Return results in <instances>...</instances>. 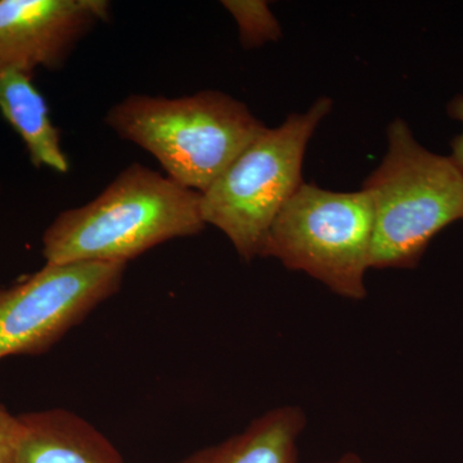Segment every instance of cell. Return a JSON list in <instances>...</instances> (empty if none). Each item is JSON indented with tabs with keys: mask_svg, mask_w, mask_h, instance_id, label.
<instances>
[{
	"mask_svg": "<svg viewBox=\"0 0 463 463\" xmlns=\"http://www.w3.org/2000/svg\"><path fill=\"white\" fill-rule=\"evenodd\" d=\"M205 227L199 192L132 164L96 199L57 215L43 234V257L45 263L127 264Z\"/></svg>",
	"mask_w": 463,
	"mask_h": 463,
	"instance_id": "6da1fadb",
	"label": "cell"
},
{
	"mask_svg": "<svg viewBox=\"0 0 463 463\" xmlns=\"http://www.w3.org/2000/svg\"><path fill=\"white\" fill-rule=\"evenodd\" d=\"M105 123L156 158L167 178L199 194L267 128L245 103L218 90L178 99L133 94L109 109Z\"/></svg>",
	"mask_w": 463,
	"mask_h": 463,
	"instance_id": "7a4b0ae2",
	"label": "cell"
},
{
	"mask_svg": "<svg viewBox=\"0 0 463 463\" xmlns=\"http://www.w3.org/2000/svg\"><path fill=\"white\" fill-rule=\"evenodd\" d=\"M373 207L371 268H413L432 239L463 216V172L422 147L402 118L388 129V152L364 182Z\"/></svg>",
	"mask_w": 463,
	"mask_h": 463,
	"instance_id": "3957f363",
	"label": "cell"
},
{
	"mask_svg": "<svg viewBox=\"0 0 463 463\" xmlns=\"http://www.w3.org/2000/svg\"><path fill=\"white\" fill-rule=\"evenodd\" d=\"M332 100L322 97L304 114L265 128L203 194L201 214L218 228L245 261L260 257L268 231L303 184L307 146Z\"/></svg>",
	"mask_w": 463,
	"mask_h": 463,
	"instance_id": "277c9868",
	"label": "cell"
},
{
	"mask_svg": "<svg viewBox=\"0 0 463 463\" xmlns=\"http://www.w3.org/2000/svg\"><path fill=\"white\" fill-rule=\"evenodd\" d=\"M373 207L364 190L334 192L303 183L268 231L261 258L303 272L349 300L367 297Z\"/></svg>",
	"mask_w": 463,
	"mask_h": 463,
	"instance_id": "5b68a950",
	"label": "cell"
},
{
	"mask_svg": "<svg viewBox=\"0 0 463 463\" xmlns=\"http://www.w3.org/2000/svg\"><path fill=\"white\" fill-rule=\"evenodd\" d=\"M127 264L45 263L0 288V359L38 355L114 297Z\"/></svg>",
	"mask_w": 463,
	"mask_h": 463,
	"instance_id": "8992f818",
	"label": "cell"
},
{
	"mask_svg": "<svg viewBox=\"0 0 463 463\" xmlns=\"http://www.w3.org/2000/svg\"><path fill=\"white\" fill-rule=\"evenodd\" d=\"M109 9L106 0H0V72L62 69Z\"/></svg>",
	"mask_w": 463,
	"mask_h": 463,
	"instance_id": "52a82bcc",
	"label": "cell"
},
{
	"mask_svg": "<svg viewBox=\"0 0 463 463\" xmlns=\"http://www.w3.org/2000/svg\"><path fill=\"white\" fill-rule=\"evenodd\" d=\"M18 417L14 463H125L105 434L71 411L53 408Z\"/></svg>",
	"mask_w": 463,
	"mask_h": 463,
	"instance_id": "ba28073f",
	"label": "cell"
},
{
	"mask_svg": "<svg viewBox=\"0 0 463 463\" xmlns=\"http://www.w3.org/2000/svg\"><path fill=\"white\" fill-rule=\"evenodd\" d=\"M0 115L25 145L35 169L69 172L60 129L52 123L50 106L33 84V74L18 70L0 72Z\"/></svg>",
	"mask_w": 463,
	"mask_h": 463,
	"instance_id": "9c48e42d",
	"label": "cell"
},
{
	"mask_svg": "<svg viewBox=\"0 0 463 463\" xmlns=\"http://www.w3.org/2000/svg\"><path fill=\"white\" fill-rule=\"evenodd\" d=\"M306 426L300 407H276L252 420L239 434L203 448L181 463H300L298 441Z\"/></svg>",
	"mask_w": 463,
	"mask_h": 463,
	"instance_id": "30bf717a",
	"label": "cell"
},
{
	"mask_svg": "<svg viewBox=\"0 0 463 463\" xmlns=\"http://www.w3.org/2000/svg\"><path fill=\"white\" fill-rule=\"evenodd\" d=\"M239 26L243 48H259L281 38V26L269 5L263 0H225L222 2Z\"/></svg>",
	"mask_w": 463,
	"mask_h": 463,
	"instance_id": "8fae6325",
	"label": "cell"
},
{
	"mask_svg": "<svg viewBox=\"0 0 463 463\" xmlns=\"http://www.w3.org/2000/svg\"><path fill=\"white\" fill-rule=\"evenodd\" d=\"M20 430V417L14 416L0 403V463L16 461Z\"/></svg>",
	"mask_w": 463,
	"mask_h": 463,
	"instance_id": "7c38bea8",
	"label": "cell"
},
{
	"mask_svg": "<svg viewBox=\"0 0 463 463\" xmlns=\"http://www.w3.org/2000/svg\"><path fill=\"white\" fill-rule=\"evenodd\" d=\"M448 114L450 118L459 121L463 127V94L450 100L449 105H448ZM449 157L455 161L456 165L463 172V130L459 136L453 139L452 155Z\"/></svg>",
	"mask_w": 463,
	"mask_h": 463,
	"instance_id": "4fadbf2b",
	"label": "cell"
},
{
	"mask_svg": "<svg viewBox=\"0 0 463 463\" xmlns=\"http://www.w3.org/2000/svg\"><path fill=\"white\" fill-rule=\"evenodd\" d=\"M310 463H364V461L361 458V457L355 455V453L349 452L341 457H337V458L335 459H327V461H317Z\"/></svg>",
	"mask_w": 463,
	"mask_h": 463,
	"instance_id": "5bb4252c",
	"label": "cell"
},
{
	"mask_svg": "<svg viewBox=\"0 0 463 463\" xmlns=\"http://www.w3.org/2000/svg\"><path fill=\"white\" fill-rule=\"evenodd\" d=\"M0 194H2V182H0Z\"/></svg>",
	"mask_w": 463,
	"mask_h": 463,
	"instance_id": "9a60e30c",
	"label": "cell"
},
{
	"mask_svg": "<svg viewBox=\"0 0 463 463\" xmlns=\"http://www.w3.org/2000/svg\"><path fill=\"white\" fill-rule=\"evenodd\" d=\"M462 221H463V216H462Z\"/></svg>",
	"mask_w": 463,
	"mask_h": 463,
	"instance_id": "2e32d148",
	"label": "cell"
}]
</instances>
